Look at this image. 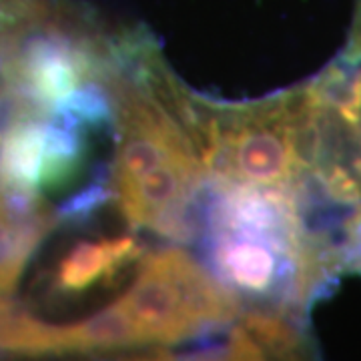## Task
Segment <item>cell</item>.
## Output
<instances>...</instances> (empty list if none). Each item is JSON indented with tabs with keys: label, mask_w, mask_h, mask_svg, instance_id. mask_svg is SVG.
Here are the masks:
<instances>
[{
	"label": "cell",
	"mask_w": 361,
	"mask_h": 361,
	"mask_svg": "<svg viewBox=\"0 0 361 361\" xmlns=\"http://www.w3.org/2000/svg\"><path fill=\"white\" fill-rule=\"evenodd\" d=\"M133 56L137 71L129 73L113 49L103 80L116 129L111 191L129 227L187 239L189 211L209 173L173 104V78L141 35Z\"/></svg>",
	"instance_id": "obj_1"
},
{
	"label": "cell",
	"mask_w": 361,
	"mask_h": 361,
	"mask_svg": "<svg viewBox=\"0 0 361 361\" xmlns=\"http://www.w3.org/2000/svg\"><path fill=\"white\" fill-rule=\"evenodd\" d=\"M183 121L221 187L301 191L322 153V113L310 82L253 103H211L185 92Z\"/></svg>",
	"instance_id": "obj_2"
},
{
	"label": "cell",
	"mask_w": 361,
	"mask_h": 361,
	"mask_svg": "<svg viewBox=\"0 0 361 361\" xmlns=\"http://www.w3.org/2000/svg\"><path fill=\"white\" fill-rule=\"evenodd\" d=\"M116 303L142 348L175 345L241 317V297L179 247L142 259L135 281Z\"/></svg>",
	"instance_id": "obj_3"
},
{
	"label": "cell",
	"mask_w": 361,
	"mask_h": 361,
	"mask_svg": "<svg viewBox=\"0 0 361 361\" xmlns=\"http://www.w3.org/2000/svg\"><path fill=\"white\" fill-rule=\"evenodd\" d=\"M56 219L44 209L39 195L0 185V297L16 287L28 259Z\"/></svg>",
	"instance_id": "obj_4"
},
{
	"label": "cell",
	"mask_w": 361,
	"mask_h": 361,
	"mask_svg": "<svg viewBox=\"0 0 361 361\" xmlns=\"http://www.w3.org/2000/svg\"><path fill=\"white\" fill-rule=\"evenodd\" d=\"M142 247L130 235L104 237L99 241H80L73 245L51 275L52 295L71 297L109 281L123 267L141 259Z\"/></svg>",
	"instance_id": "obj_5"
},
{
	"label": "cell",
	"mask_w": 361,
	"mask_h": 361,
	"mask_svg": "<svg viewBox=\"0 0 361 361\" xmlns=\"http://www.w3.org/2000/svg\"><path fill=\"white\" fill-rule=\"evenodd\" d=\"M51 118L14 115L0 139V185L40 195L49 161Z\"/></svg>",
	"instance_id": "obj_6"
},
{
	"label": "cell",
	"mask_w": 361,
	"mask_h": 361,
	"mask_svg": "<svg viewBox=\"0 0 361 361\" xmlns=\"http://www.w3.org/2000/svg\"><path fill=\"white\" fill-rule=\"evenodd\" d=\"M61 0H0V63L14 47L65 11Z\"/></svg>",
	"instance_id": "obj_7"
},
{
	"label": "cell",
	"mask_w": 361,
	"mask_h": 361,
	"mask_svg": "<svg viewBox=\"0 0 361 361\" xmlns=\"http://www.w3.org/2000/svg\"><path fill=\"white\" fill-rule=\"evenodd\" d=\"M341 265L343 273L361 275V207L345 221L341 237Z\"/></svg>",
	"instance_id": "obj_8"
},
{
	"label": "cell",
	"mask_w": 361,
	"mask_h": 361,
	"mask_svg": "<svg viewBox=\"0 0 361 361\" xmlns=\"http://www.w3.org/2000/svg\"><path fill=\"white\" fill-rule=\"evenodd\" d=\"M345 51L361 52V0H357V4H355L353 25H351V32H349V40Z\"/></svg>",
	"instance_id": "obj_9"
}]
</instances>
